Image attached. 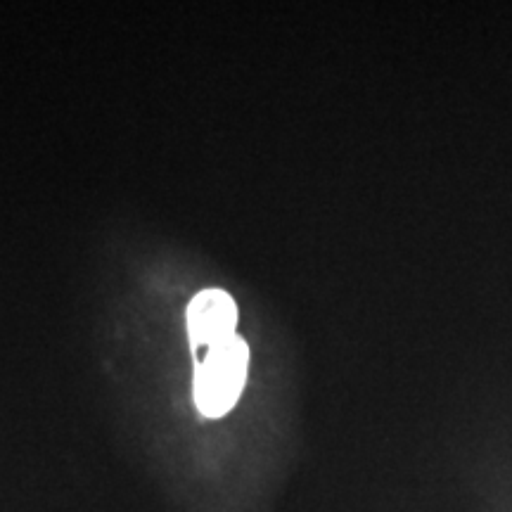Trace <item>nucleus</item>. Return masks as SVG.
Listing matches in <instances>:
<instances>
[{"label":"nucleus","mask_w":512,"mask_h":512,"mask_svg":"<svg viewBox=\"0 0 512 512\" xmlns=\"http://www.w3.org/2000/svg\"><path fill=\"white\" fill-rule=\"evenodd\" d=\"M249 347L235 335L219 347L204 351L195 370V403L204 418H223L240 401L247 382Z\"/></svg>","instance_id":"f257e3e1"},{"label":"nucleus","mask_w":512,"mask_h":512,"mask_svg":"<svg viewBox=\"0 0 512 512\" xmlns=\"http://www.w3.org/2000/svg\"><path fill=\"white\" fill-rule=\"evenodd\" d=\"M238 304L226 290H202L192 297L185 313V325H188V337L192 349H214L219 344L235 337L238 328Z\"/></svg>","instance_id":"f03ea898"}]
</instances>
